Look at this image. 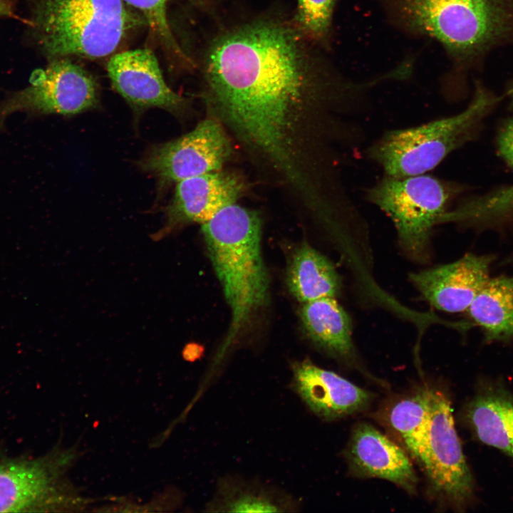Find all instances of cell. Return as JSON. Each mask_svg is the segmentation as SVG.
I'll use <instances>...</instances> for the list:
<instances>
[{
    "label": "cell",
    "instance_id": "obj_1",
    "mask_svg": "<svg viewBox=\"0 0 513 513\" xmlns=\"http://www.w3.org/2000/svg\"><path fill=\"white\" fill-rule=\"evenodd\" d=\"M304 39L294 25L255 21L215 40L204 62L212 116L294 191L353 144L367 103L366 81L315 63Z\"/></svg>",
    "mask_w": 513,
    "mask_h": 513
},
{
    "label": "cell",
    "instance_id": "obj_2",
    "mask_svg": "<svg viewBox=\"0 0 513 513\" xmlns=\"http://www.w3.org/2000/svg\"><path fill=\"white\" fill-rule=\"evenodd\" d=\"M207 252L223 289L232 318L222 356L269 298L261 250V219L254 210L229 204L202 224Z\"/></svg>",
    "mask_w": 513,
    "mask_h": 513
},
{
    "label": "cell",
    "instance_id": "obj_3",
    "mask_svg": "<svg viewBox=\"0 0 513 513\" xmlns=\"http://www.w3.org/2000/svg\"><path fill=\"white\" fill-rule=\"evenodd\" d=\"M30 24L50 60L110 56L132 31L147 26L123 0H33Z\"/></svg>",
    "mask_w": 513,
    "mask_h": 513
},
{
    "label": "cell",
    "instance_id": "obj_4",
    "mask_svg": "<svg viewBox=\"0 0 513 513\" xmlns=\"http://www.w3.org/2000/svg\"><path fill=\"white\" fill-rule=\"evenodd\" d=\"M393 23L437 41L452 56H472L513 29L511 0H381Z\"/></svg>",
    "mask_w": 513,
    "mask_h": 513
},
{
    "label": "cell",
    "instance_id": "obj_5",
    "mask_svg": "<svg viewBox=\"0 0 513 513\" xmlns=\"http://www.w3.org/2000/svg\"><path fill=\"white\" fill-rule=\"evenodd\" d=\"M497 98L477 86L462 112L416 126L385 131L364 154L384 175L405 177L428 173L474 136L480 120Z\"/></svg>",
    "mask_w": 513,
    "mask_h": 513
},
{
    "label": "cell",
    "instance_id": "obj_6",
    "mask_svg": "<svg viewBox=\"0 0 513 513\" xmlns=\"http://www.w3.org/2000/svg\"><path fill=\"white\" fill-rule=\"evenodd\" d=\"M460 192L457 184L426 173L405 177L383 175L365 189L364 195L391 220L406 254L423 261L428 257L434 227Z\"/></svg>",
    "mask_w": 513,
    "mask_h": 513
},
{
    "label": "cell",
    "instance_id": "obj_7",
    "mask_svg": "<svg viewBox=\"0 0 513 513\" xmlns=\"http://www.w3.org/2000/svg\"><path fill=\"white\" fill-rule=\"evenodd\" d=\"M60 445L38 457H0V512L83 511L92 502L67 477L80 457Z\"/></svg>",
    "mask_w": 513,
    "mask_h": 513
},
{
    "label": "cell",
    "instance_id": "obj_8",
    "mask_svg": "<svg viewBox=\"0 0 513 513\" xmlns=\"http://www.w3.org/2000/svg\"><path fill=\"white\" fill-rule=\"evenodd\" d=\"M418 463L440 504L456 512L473 504L475 480L455 427L450 400L440 390L432 389L428 435Z\"/></svg>",
    "mask_w": 513,
    "mask_h": 513
},
{
    "label": "cell",
    "instance_id": "obj_9",
    "mask_svg": "<svg viewBox=\"0 0 513 513\" xmlns=\"http://www.w3.org/2000/svg\"><path fill=\"white\" fill-rule=\"evenodd\" d=\"M30 85L0 101V127L16 112L74 115L93 108L98 89L90 73L70 58L51 59L31 76Z\"/></svg>",
    "mask_w": 513,
    "mask_h": 513
},
{
    "label": "cell",
    "instance_id": "obj_10",
    "mask_svg": "<svg viewBox=\"0 0 513 513\" xmlns=\"http://www.w3.org/2000/svg\"><path fill=\"white\" fill-rule=\"evenodd\" d=\"M232 152L224 126L210 116L186 135L154 147L142 160L141 167L161 182H178L220 170Z\"/></svg>",
    "mask_w": 513,
    "mask_h": 513
},
{
    "label": "cell",
    "instance_id": "obj_11",
    "mask_svg": "<svg viewBox=\"0 0 513 513\" xmlns=\"http://www.w3.org/2000/svg\"><path fill=\"white\" fill-rule=\"evenodd\" d=\"M492 255L467 254L458 260L411 273L410 279L432 307L447 313L467 311L488 280Z\"/></svg>",
    "mask_w": 513,
    "mask_h": 513
},
{
    "label": "cell",
    "instance_id": "obj_12",
    "mask_svg": "<svg viewBox=\"0 0 513 513\" xmlns=\"http://www.w3.org/2000/svg\"><path fill=\"white\" fill-rule=\"evenodd\" d=\"M108 75L114 88L137 108L157 107L181 113L186 100L166 83L158 61L149 48L115 53L107 63Z\"/></svg>",
    "mask_w": 513,
    "mask_h": 513
},
{
    "label": "cell",
    "instance_id": "obj_13",
    "mask_svg": "<svg viewBox=\"0 0 513 513\" xmlns=\"http://www.w3.org/2000/svg\"><path fill=\"white\" fill-rule=\"evenodd\" d=\"M244 190L241 177L221 170L178 182L160 234L188 223L207 222L222 209L235 203Z\"/></svg>",
    "mask_w": 513,
    "mask_h": 513
},
{
    "label": "cell",
    "instance_id": "obj_14",
    "mask_svg": "<svg viewBox=\"0 0 513 513\" xmlns=\"http://www.w3.org/2000/svg\"><path fill=\"white\" fill-rule=\"evenodd\" d=\"M346 457L354 476L385 480L415 494L418 480L406 452L373 425L361 423L355 426Z\"/></svg>",
    "mask_w": 513,
    "mask_h": 513
},
{
    "label": "cell",
    "instance_id": "obj_15",
    "mask_svg": "<svg viewBox=\"0 0 513 513\" xmlns=\"http://www.w3.org/2000/svg\"><path fill=\"white\" fill-rule=\"evenodd\" d=\"M291 386L318 417L333 420L364 409L371 394L337 373L308 359L292 364Z\"/></svg>",
    "mask_w": 513,
    "mask_h": 513
},
{
    "label": "cell",
    "instance_id": "obj_16",
    "mask_svg": "<svg viewBox=\"0 0 513 513\" xmlns=\"http://www.w3.org/2000/svg\"><path fill=\"white\" fill-rule=\"evenodd\" d=\"M462 416L480 442L513 459V395L508 390L484 383L465 404Z\"/></svg>",
    "mask_w": 513,
    "mask_h": 513
},
{
    "label": "cell",
    "instance_id": "obj_17",
    "mask_svg": "<svg viewBox=\"0 0 513 513\" xmlns=\"http://www.w3.org/2000/svg\"><path fill=\"white\" fill-rule=\"evenodd\" d=\"M300 316L308 337L316 346L346 362L356 359L352 321L336 297L304 303Z\"/></svg>",
    "mask_w": 513,
    "mask_h": 513
},
{
    "label": "cell",
    "instance_id": "obj_18",
    "mask_svg": "<svg viewBox=\"0 0 513 513\" xmlns=\"http://www.w3.org/2000/svg\"><path fill=\"white\" fill-rule=\"evenodd\" d=\"M206 507V511L217 512H284L296 511L299 504L274 487L227 476L218 482Z\"/></svg>",
    "mask_w": 513,
    "mask_h": 513
},
{
    "label": "cell",
    "instance_id": "obj_19",
    "mask_svg": "<svg viewBox=\"0 0 513 513\" xmlns=\"http://www.w3.org/2000/svg\"><path fill=\"white\" fill-rule=\"evenodd\" d=\"M286 283L302 304L324 297H336L341 279L331 261L307 244L294 253L287 269Z\"/></svg>",
    "mask_w": 513,
    "mask_h": 513
},
{
    "label": "cell",
    "instance_id": "obj_20",
    "mask_svg": "<svg viewBox=\"0 0 513 513\" xmlns=\"http://www.w3.org/2000/svg\"><path fill=\"white\" fill-rule=\"evenodd\" d=\"M487 342L513 339V276L489 278L467 310Z\"/></svg>",
    "mask_w": 513,
    "mask_h": 513
},
{
    "label": "cell",
    "instance_id": "obj_21",
    "mask_svg": "<svg viewBox=\"0 0 513 513\" xmlns=\"http://www.w3.org/2000/svg\"><path fill=\"white\" fill-rule=\"evenodd\" d=\"M432 389L420 388L396 400L384 420L418 462L425 449L430 416Z\"/></svg>",
    "mask_w": 513,
    "mask_h": 513
},
{
    "label": "cell",
    "instance_id": "obj_22",
    "mask_svg": "<svg viewBox=\"0 0 513 513\" xmlns=\"http://www.w3.org/2000/svg\"><path fill=\"white\" fill-rule=\"evenodd\" d=\"M123 1L143 17L154 40L167 55L191 64L175 38L170 24L168 6L171 0Z\"/></svg>",
    "mask_w": 513,
    "mask_h": 513
},
{
    "label": "cell",
    "instance_id": "obj_23",
    "mask_svg": "<svg viewBox=\"0 0 513 513\" xmlns=\"http://www.w3.org/2000/svg\"><path fill=\"white\" fill-rule=\"evenodd\" d=\"M336 0H297L294 26L306 39L328 45Z\"/></svg>",
    "mask_w": 513,
    "mask_h": 513
},
{
    "label": "cell",
    "instance_id": "obj_24",
    "mask_svg": "<svg viewBox=\"0 0 513 513\" xmlns=\"http://www.w3.org/2000/svg\"><path fill=\"white\" fill-rule=\"evenodd\" d=\"M498 150L502 157L513 167V118L502 126L497 138Z\"/></svg>",
    "mask_w": 513,
    "mask_h": 513
},
{
    "label": "cell",
    "instance_id": "obj_25",
    "mask_svg": "<svg viewBox=\"0 0 513 513\" xmlns=\"http://www.w3.org/2000/svg\"><path fill=\"white\" fill-rule=\"evenodd\" d=\"M202 351L199 347L192 346H187L183 351V356L185 359L189 361H194L200 357Z\"/></svg>",
    "mask_w": 513,
    "mask_h": 513
},
{
    "label": "cell",
    "instance_id": "obj_26",
    "mask_svg": "<svg viewBox=\"0 0 513 513\" xmlns=\"http://www.w3.org/2000/svg\"><path fill=\"white\" fill-rule=\"evenodd\" d=\"M14 14L13 6L10 0H0V16H11Z\"/></svg>",
    "mask_w": 513,
    "mask_h": 513
},
{
    "label": "cell",
    "instance_id": "obj_27",
    "mask_svg": "<svg viewBox=\"0 0 513 513\" xmlns=\"http://www.w3.org/2000/svg\"><path fill=\"white\" fill-rule=\"evenodd\" d=\"M507 95L511 98L512 103L513 104V81L507 89Z\"/></svg>",
    "mask_w": 513,
    "mask_h": 513
},
{
    "label": "cell",
    "instance_id": "obj_28",
    "mask_svg": "<svg viewBox=\"0 0 513 513\" xmlns=\"http://www.w3.org/2000/svg\"><path fill=\"white\" fill-rule=\"evenodd\" d=\"M508 263H513V255L507 261Z\"/></svg>",
    "mask_w": 513,
    "mask_h": 513
}]
</instances>
